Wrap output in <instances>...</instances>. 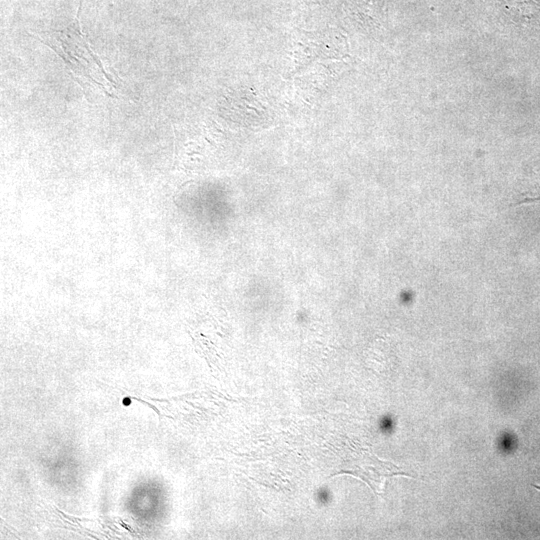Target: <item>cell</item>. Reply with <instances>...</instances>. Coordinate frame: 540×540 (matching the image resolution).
<instances>
[{"mask_svg":"<svg viewBox=\"0 0 540 540\" xmlns=\"http://www.w3.org/2000/svg\"><path fill=\"white\" fill-rule=\"evenodd\" d=\"M318 499L323 502V503H326L327 502V499H328V493H327V490H321L319 491L318 493Z\"/></svg>","mask_w":540,"mask_h":540,"instance_id":"cell-2","label":"cell"},{"mask_svg":"<svg viewBox=\"0 0 540 540\" xmlns=\"http://www.w3.org/2000/svg\"><path fill=\"white\" fill-rule=\"evenodd\" d=\"M540 201V189L534 194L527 195L521 202Z\"/></svg>","mask_w":540,"mask_h":540,"instance_id":"cell-1","label":"cell"}]
</instances>
